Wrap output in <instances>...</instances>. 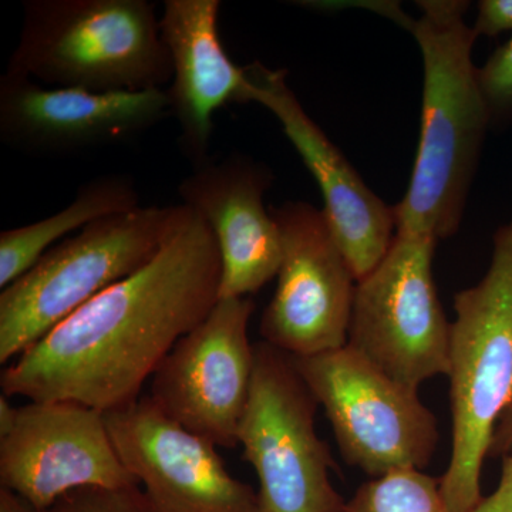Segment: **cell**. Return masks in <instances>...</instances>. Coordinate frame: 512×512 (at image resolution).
Masks as SVG:
<instances>
[{
    "mask_svg": "<svg viewBox=\"0 0 512 512\" xmlns=\"http://www.w3.org/2000/svg\"><path fill=\"white\" fill-rule=\"evenodd\" d=\"M437 239L397 232L379 265L356 285L348 346L397 383L448 372L450 323L433 278Z\"/></svg>",
    "mask_w": 512,
    "mask_h": 512,
    "instance_id": "8",
    "label": "cell"
},
{
    "mask_svg": "<svg viewBox=\"0 0 512 512\" xmlns=\"http://www.w3.org/2000/svg\"><path fill=\"white\" fill-rule=\"evenodd\" d=\"M106 414L121 463L153 512H262L251 485L232 477L217 446L168 419L147 394Z\"/></svg>",
    "mask_w": 512,
    "mask_h": 512,
    "instance_id": "13",
    "label": "cell"
},
{
    "mask_svg": "<svg viewBox=\"0 0 512 512\" xmlns=\"http://www.w3.org/2000/svg\"><path fill=\"white\" fill-rule=\"evenodd\" d=\"M282 239L274 298L261 319L264 342L291 357L348 345L357 281L323 210L305 201L269 208Z\"/></svg>",
    "mask_w": 512,
    "mask_h": 512,
    "instance_id": "9",
    "label": "cell"
},
{
    "mask_svg": "<svg viewBox=\"0 0 512 512\" xmlns=\"http://www.w3.org/2000/svg\"><path fill=\"white\" fill-rule=\"evenodd\" d=\"M272 175L244 154L208 158L178 185L185 207L208 225L220 249V299L248 298L278 275L282 239L264 205Z\"/></svg>",
    "mask_w": 512,
    "mask_h": 512,
    "instance_id": "15",
    "label": "cell"
},
{
    "mask_svg": "<svg viewBox=\"0 0 512 512\" xmlns=\"http://www.w3.org/2000/svg\"><path fill=\"white\" fill-rule=\"evenodd\" d=\"M177 205L101 218L50 248L0 292V363H12L87 302L146 266L163 248Z\"/></svg>",
    "mask_w": 512,
    "mask_h": 512,
    "instance_id": "5",
    "label": "cell"
},
{
    "mask_svg": "<svg viewBox=\"0 0 512 512\" xmlns=\"http://www.w3.org/2000/svg\"><path fill=\"white\" fill-rule=\"evenodd\" d=\"M247 103L274 114L322 191L326 218L356 281L382 262L397 234L394 208L370 190L348 158L303 109L284 70L261 62L244 67Z\"/></svg>",
    "mask_w": 512,
    "mask_h": 512,
    "instance_id": "14",
    "label": "cell"
},
{
    "mask_svg": "<svg viewBox=\"0 0 512 512\" xmlns=\"http://www.w3.org/2000/svg\"><path fill=\"white\" fill-rule=\"evenodd\" d=\"M488 456L503 458L512 456V409L498 421Z\"/></svg>",
    "mask_w": 512,
    "mask_h": 512,
    "instance_id": "23",
    "label": "cell"
},
{
    "mask_svg": "<svg viewBox=\"0 0 512 512\" xmlns=\"http://www.w3.org/2000/svg\"><path fill=\"white\" fill-rule=\"evenodd\" d=\"M491 126L512 120V37L477 70Z\"/></svg>",
    "mask_w": 512,
    "mask_h": 512,
    "instance_id": "19",
    "label": "cell"
},
{
    "mask_svg": "<svg viewBox=\"0 0 512 512\" xmlns=\"http://www.w3.org/2000/svg\"><path fill=\"white\" fill-rule=\"evenodd\" d=\"M0 512H50L37 510L18 495L0 487Z\"/></svg>",
    "mask_w": 512,
    "mask_h": 512,
    "instance_id": "24",
    "label": "cell"
},
{
    "mask_svg": "<svg viewBox=\"0 0 512 512\" xmlns=\"http://www.w3.org/2000/svg\"><path fill=\"white\" fill-rule=\"evenodd\" d=\"M170 117L167 89L92 93L0 77V140L23 156L74 157L117 146Z\"/></svg>",
    "mask_w": 512,
    "mask_h": 512,
    "instance_id": "12",
    "label": "cell"
},
{
    "mask_svg": "<svg viewBox=\"0 0 512 512\" xmlns=\"http://www.w3.org/2000/svg\"><path fill=\"white\" fill-rule=\"evenodd\" d=\"M141 207L127 174H104L80 185L73 201L43 220L0 232V289L18 281L64 237L92 222Z\"/></svg>",
    "mask_w": 512,
    "mask_h": 512,
    "instance_id": "17",
    "label": "cell"
},
{
    "mask_svg": "<svg viewBox=\"0 0 512 512\" xmlns=\"http://www.w3.org/2000/svg\"><path fill=\"white\" fill-rule=\"evenodd\" d=\"M409 32L424 66L419 148L409 188L394 208L397 232L453 237L463 222L490 111L474 66L477 35L464 16L470 2L420 0Z\"/></svg>",
    "mask_w": 512,
    "mask_h": 512,
    "instance_id": "2",
    "label": "cell"
},
{
    "mask_svg": "<svg viewBox=\"0 0 512 512\" xmlns=\"http://www.w3.org/2000/svg\"><path fill=\"white\" fill-rule=\"evenodd\" d=\"M10 397L0 394V437H5L15 426L19 407L10 403Z\"/></svg>",
    "mask_w": 512,
    "mask_h": 512,
    "instance_id": "25",
    "label": "cell"
},
{
    "mask_svg": "<svg viewBox=\"0 0 512 512\" xmlns=\"http://www.w3.org/2000/svg\"><path fill=\"white\" fill-rule=\"evenodd\" d=\"M0 487L50 511L80 488L140 487L121 463L106 414L74 402H29L0 437Z\"/></svg>",
    "mask_w": 512,
    "mask_h": 512,
    "instance_id": "11",
    "label": "cell"
},
{
    "mask_svg": "<svg viewBox=\"0 0 512 512\" xmlns=\"http://www.w3.org/2000/svg\"><path fill=\"white\" fill-rule=\"evenodd\" d=\"M473 30L477 37L512 32V0H481Z\"/></svg>",
    "mask_w": 512,
    "mask_h": 512,
    "instance_id": "21",
    "label": "cell"
},
{
    "mask_svg": "<svg viewBox=\"0 0 512 512\" xmlns=\"http://www.w3.org/2000/svg\"><path fill=\"white\" fill-rule=\"evenodd\" d=\"M238 441L259 480L262 512H345L336 463L316 433V402L291 356L262 342Z\"/></svg>",
    "mask_w": 512,
    "mask_h": 512,
    "instance_id": "6",
    "label": "cell"
},
{
    "mask_svg": "<svg viewBox=\"0 0 512 512\" xmlns=\"http://www.w3.org/2000/svg\"><path fill=\"white\" fill-rule=\"evenodd\" d=\"M50 512H153L140 487L80 488L60 498Z\"/></svg>",
    "mask_w": 512,
    "mask_h": 512,
    "instance_id": "20",
    "label": "cell"
},
{
    "mask_svg": "<svg viewBox=\"0 0 512 512\" xmlns=\"http://www.w3.org/2000/svg\"><path fill=\"white\" fill-rule=\"evenodd\" d=\"M345 512H448L440 478L421 470L393 471L357 488Z\"/></svg>",
    "mask_w": 512,
    "mask_h": 512,
    "instance_id": "18",
    "label": "cell"
},
{
    "mask_svg": "<svg viewBox=\"0 0 512 512\" xmlns=\"http://www.w3.org/2000/svg\"><path fill=\"white\" fill-rule=\"evenodd\" d=\"M291 359L325 409L346 463L372 478L429 466L440 434L419 390L384 375L348 345Z\"/></svg>",
    "mask_w": 512,
    "mask_h": 512,
    "instance_id": "7",
    "label": "cell"
},
{
    "mask_svg": "<svg viewBox=\"0 0 512 512\" xmlns=\"http://www.w3.org/2000/svg\"><path fill=\"white\" fill-rule=\"evenodd\" d=\"M6 73L92 93L165 90L173 80L148 0H26Z\"/></svg>",
    "mask_w": 512,
    "mask_h": 512,
    "instance_id": "3",
    "label": "cell"
},
{
    "mask_svg": "<svg viewBox=\"0 0 512 512\" xmlns=\"http://www.w3.org/2000/svg\"><path fill=\"white\" fill-rule=\"evenodd\" d=\"M471 512H512V456L503 458V471L497 490L483 497Z\"/></svg>",
    "mask_w": 512,
    "mask_h": 512,
    "instance_id": "22",
    "label": "cell"
},
{
    "mask_svg": "<svg viewBox=\"0 0 512 512\" xmlns=\"http://www.w3.org/2000/svg\"><path fill=\"white\" fill-rule=\"evenodd\" d=\"M450 323L453 447L440 478L448 512H471L483 500L481 471L495 427L512 409V218L495 231L487 274L454 296Z\"/></svg>",
    "mask_w": 512,
    "mask_h": 512,
    "instance_id": "4",
    "label": "cell"
},
{
    "mask_svg": "<svg viewBox=\"0 0 512 512\" xmlns=\"http://www.w3.org/2000/svg\"><path fill=\"white\" fill-rule=\"evenodd\" d=\"M254 309L251 298L220 299L150 379L147 396L157 409L217 447L239 444L254 377L255 346L248 336Z\"/></svg>",
    "mask_w": 512,
    "mask_h": 512,
    "instance_id": "10",
    "label": "cell"
},
{
    "mask_svg": "<svg viewBox=\"0 0 512 512\" xmlns=\"http://www.w3.org/2000/svg\"><path fill=\"white\" fill-rule=\"evenodd\" d=\"M221 276L211 229L177 205L160 252L9 363L0 375L3 394L103 413L136 402L175 343L220 301Z\"/></svg>",
    "mask_w": 512,
    "mask_h": 512,
    "instance_id": "1",
    "label": "cell"
},
{
    "mask_svg": "<svg viewBox=\"0 0 512 512\" xmlns=\"http://www.w3.org/2000/svg\"><path fill=\"white\" fill-rule=\"evenodd\" d=\"M218 0H167L161 36L173 64L167 87L171 117L180 127L178 147L197 167L210 158L214 114L227 104H245L244 67L229 59L220 35Z\"/></svg>",
    "mask_w": 512,
    "mask_h": 512,
    "instance_id": "16",
    "label": "cell"
}]
</instances>
